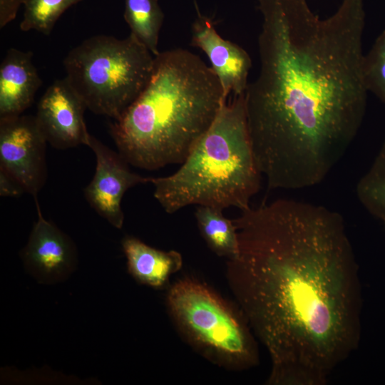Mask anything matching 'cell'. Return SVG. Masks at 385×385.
<instances>
[{
  "label": "cell",
  "mask_w": 385,
  "mask_h": 385,
  "mask_svg": "<svg viewBox=\"0 0 385 385\" xmlns=\"http://www.w3.org/2000/svg\"><path fill=\"white\" fill-rule=\"evenodd\" d=\"M232 220L238 252L227 281L270 355L267 384H327L361 337L359 267L342 216L279 198Z\"/></svg>",
  "instance_id": "1"
},
{
  "label": "cell",
  "mask_w": 385,
  "mask_h": 385,
  "mask_svg": "<svg viewBox=\"0 0 385 385\" xmlns=\"http://www.w3.org/2000/svg\"><path fill=\"white\" fill-rule=\"evenodd\" d=\"M260 70L245 92L248 130L270 189L321 183L363 123V0L320 19L307 0H257Z\"/></svg>",
  "instance_id": "2"
},
{
  "label": "cell",
  "mask_w": 385,
  "mask_h": 385,
  "mask_svg": "<svg viewBox=\"0 0 385 385\" xmlns=\"http://www.w3.org/2000/svg\"><path fill=\"white\" fill-rule=\"evenodd\" d=\"M226 101L217 76L198 56L183 48L160 51L141 93L110 124L111 135L135 167L181 164Z\"/></svg>",
  "instance_id": "3"
},
{
  "label": "cell",
  "mask_w": 385,
  "mask_h": 385,
  "mask_svg": "<svg viewBox=\"0 0 385 385\" xmlns=\"http://www.w3.org/2000/svg\"><path fill=\"white\" fill-rule=\"evenodd\" d=\"M180 165L170 175L150 178L153 196L167 213L191 205L222 210L250 207L262 175L248 130L245 93L223 104Z\"/></svg>",
  "instance_id": "4"
},
{
  "label": "cell",
  "mask_w": 385,
  "mask_h": 385,
  "mask_svg": "<svg viewBox=\"0 0 385 385\" xmlns=\"http://www.w3.org/2000/svg\"><path fill=\"white\" fill-rule=\"evenodd\" d=\"M166 304L181 337L205 359L235 371L259 364L256 337L246 316L206 283L180 278L170 287Z\"/></svg>",
  "instance_id": "5"
},
{
  "label": "cell",
  "mask_w": 385,
  "mask_h": 385,
  "mask_svg": "<svg viewBox=\"0 0 385 385\" xmlns=\"http://www.w3.org/2000/svg\"><path fill=\"white\" fill-rule=\"evenodd\" d=\"M154 60L132 34L123 39L98 35L68 53L65 78L86 108L117 120L147 85Z\"/></svg>",
  "instance_id": "6"
},
{
  "label": "cell",
  "mask_w": 385,
  "mask_h": 385,
  "mask_svg": "<svg viewBox=\"0 0 385 385\" xmlns=\"http://www.w3.org/2000/svg\"><path fill=\"white\" fill-rule=\"evenodd\" d=\"M46 143L35 116L0 118V169L34 199L46 180Z\"/></svg>",
  "instance_id": "7"
},
{
  "label": "cell",
  "mask_w": 385,
  "mask_h": 385,
  "mask_svg": "<svg viewBox=\"0 0 385 385\" xmlns=\"http://www.w3.org/2000/svg\"><path fill=\"white\" fill-rule=\"evenodd\" d=\"M86 145L95 154L96 166L91 181L84 189L85 197L101 216L120 229L124 222L121 207L124 194L131 188L150 183L151 178L132 172L119 153L91 135Z\"/></svg>",
  "instance_id": "8"
},
{
  "label": "cell",
  "mask_w": 385,
  "mask_h": 385,
  "mask_svg": "<svg viewBox=\"0 0 385 385\" xmlns=\"http://www.w3.org/2000/svg\"><path fill=\"white\" fill-rule=\"evenodd\" d=\"M86 108L66 78L55 81L40 98L35 115L46 142L61 150L86 145L91 134L84 120Z\"/></svg>",
  "instance_id": "9"
},
{
  "label": "cell",
  "mask_w": 385,
  "mask_h": 385,
  "mask_svg": "<svg viewBox=\"0 0 385 385\" xmlns=\"http://www.w3.org/2000/svg\"><path fill=\"white\" fill-rule=\"evenodd\" d=\"M191 45L207 56L224 95L245 93L252 66L248 53L239 45L224 39L216 31L213 21L199 11L192 24Z\"/></svg>",
  "instance_id": "10"
},
{
  "label": "cell",
  "mask_w": 385,
  "mask_h": 385,
  "mask_svg": "<svg viewBox=\"0 0 385 385\" xmlns=\"http://www.w3.org/2000/svg\"><path fill=\"white\" fill-rule=\"evenodd\" d=\"M34 200L38 220L24 250V259L30 267L44 277H58L71 268L75 249L71 240L43 217L37 198Z\"/></svg>",
  "instance_id": "11"
},
{
  "label": "cell",
  "mask_w": 385,
  "mask_h": 385,
  "mask_svg": "<svg viewBox=\"0 0 385 385\" xmlns=\"http://www.w3.org/2000/svg\"><path fill=\"white\" fill-rule=\"evenodd\" d=\"M33 53L9 48L0 66V118L21 115L33 103L42 81Z\"/></svg>",
  "instance_id": "12"
},
{
  "label": "cell",
  "mask_w": 385,
  "mask_h": 385,
  "mask_svg": "<svg viewBox=\"0 0 385 385\" xmlns=\"http://www.w3.org/2000/svg\"><path fill=\"white\" fill-rule=\"evenodd\" d=\"M122 246L129 272L141 284L163 287L183 267L182 255L175 250H160L131 236L123 239Z\"/></svg>",
  "instance_id": "13"
},
{
  "label": "cell",
  "mask_w": 385,
  "mask_h": 385,
  "mask_svg": "<svg viewBox=\"0 0 385 385\" xmlns=\"http://www.w3.org/2000/svg\"><path fill=\"white\" fill-rule=\"evenodd\" d=\"M223 210L197 205L195 217L201 236L216 255L233 259L238 252V237L233 220L225 217Z\"/></svg>",
  "instance_id": "14"
},
{
  "label": "cell",
  "mask_w": 385,
  "mask_h": 385,
  "mask_svg": "<svg viewBox=\"0 0 385 385\" xmlns=\"http://www.w3.org/2000/svg\"><path fill=\"white\" fill-rule=\"evenodd\" d=\"M124 19L130 34L156 56L164 14L158 0H125Z\"/></svg>",
  "instance_id": "15"
},
{
  "label": "cell",
  "mask_w": 385,
  "mask_h": 385,
  "mask_svg": "<svg viewBox=\"0 0 385 385\" xmlns=\"http://www.w3.org/2000/svg\"><path fill=\"white\" fill-rule=\"evenodd\" d=\"M359 201L385 227V139L369 170L356 187Z\"/></svg>",
  "instance_id": "16"
},
{
  "label": "cell",
  "mask_w": 385,
  "mask_h": 385,
  "mask_svg": "<svg viewBox=\"0 0 385 385\" xmlns=\"http://www.w3.org/2000/svg\"><path fill=\"white\" fill-rule=\"evenodd\" d=\"M82 0H26L19 28L22 31L35 30L48 36L60 16Z\"/></svg>",
  "instance_id": "17"
},
{
  "label": "cell",
  "mask_w": 385,
  "mask_h": 385,
  "mask_svg": "<svg viewBox=\"0 0 385 385\" xmlns=\"http://www.w3.org/2000/svg\"><path fill=\"white\" fill-rule=\"evenodd\" d=\"M362 75L365 87L385 106V29L364 55Z\"/></svg>",
  "instance_id": "18"
},
{
  "label": "cell",
  "mask_w": 385,
  "mask_h": 385,
  "mask_svg": "<svg viewBox=\"0 0 385 385\" xmlns=\"http://www.w3.org/2000/svg\"><path fill=\"white\" fill-rule=\"evenodd\" d=\"M26 0H0V28L15 19L19 8Z\"/></svg>",
  "instance_id": "19"
},
{
  "label": "cell",
  "mask_w": 385,
  "mask_h": 385,
  "mask_svg": "<svg viewBox=\"0 0 385 385\" xmlns=\"http://www.w3.org/2000/svg\"><path fill=\"white\" fill-rule=\"evenodd\" d=\"M26 192L22 186L6 172L0 169V195L3 197H19Z\"/></svg>",
  "instance_id": "20"
},
{
  "label": "cell",
  "mask_w": 385,
  "mask_h": 385,
  "mask_svg": "<svg viewBox=\"0 0 385 385\" xmlns=\"http://www.w3.org/2000/svg\"><path fill=\"white\" fill-rule=\"evenodd\" d=\"M194 2H195V6H196V7H197L196 0H194Z\"/></svg>",
  "instance_id": "21"
}]
</instances>
